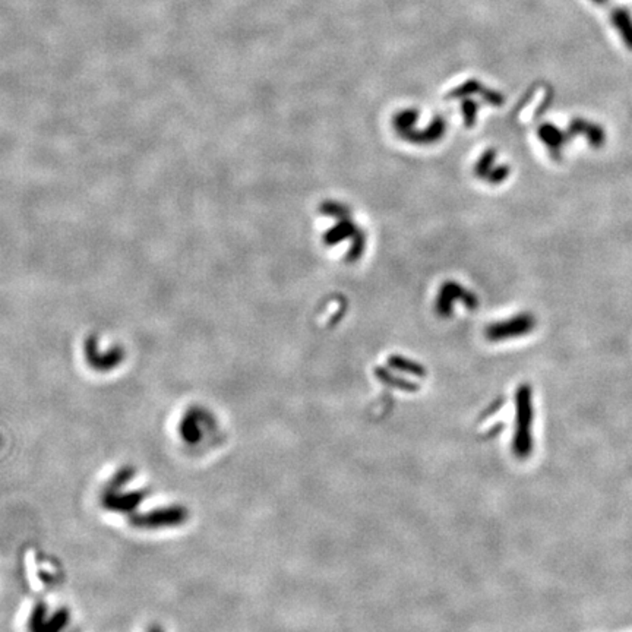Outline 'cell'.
I'll use <instances>...</instances> for the list:
<instances>
[{
	"mask_svg": "<svg viewBox=\"0 0 632 632\" xmlns=\"http://www.w3.org/2000/svg\"><path fill=\"white\" fill-rule=\"evenodd\" d=\"M70 624L66 609L52 611L49 604L34 606L28 618V632H65Z\"/></svg>",
	"mask_w": 632,
	"mask_h": 632,
	"instance_id": "3957f363",
	"label": "cell"
},
{
	"mask_svg": "<svg viewBox=\"0 0 632 632\" xmlns=\"http://www.w3.org/2000/svg\"><path fill=\"white\" fill-rule=\"evenodd\" d=\"M536 326V319L531 313H521L514 316V318L505 321V322H499L494 326L489 328V337L494 338L495 341H499V339H505V338H512V337H521L529 334L534 330Z\"/></svg>",
	"mask_w": 632,
	"mask_h": 632,
	"instance_id": "5b68a950",
	"label": "cell"
},
{
	"mask_svg": "<svg viewBox=\"0 0 632 632\" xmlns=\"http://www.w3.org/2000/svg\"><path fill=\"white\" fill-rule=\"evenodd\" d=\"M538 136H540L542 143L547 147L549 154L552 156L555 160L562 158V151H564L565 145L569 143V134L568 131H562L558 126L552 123H545L538 129Z\"/></svg>",
	"mask_w": 632,
	"mask_h": 632,
	"instance_id": "ba28073f",
	"label": "cell"
},
{
	"mask_svg": "<svg viewBox=\"0 0 632 632\" xmlns=\"http://www.w3.org/2000/svg\"><path fill=\"white\" fill-rule=\"evenodd\" d=\"M568 134L571 138L584 136L589 145L593 148H602L606 144V132L604 129L591 120L576 117L568 126Z\"/></svg>",
	"mask_w": 632,
	"mask_h": 632,
	"instance_id": "52a82bcc",
	"label": "cell"
},
{
	"mask_svg": "<svg viewBox=\"0 0 632 632\" xmlns=\"http://www.w3.org/2000/svg\"><path fill=\"white\" fill-rule=\"evenodd\" d=\"M148 632H166V631H164V629H162L161 626H158V625H154V626H151V628L148 629Z\"/></svg>",
	"mask_w": 632,
	"mask_h": 632,
	"instance_id": "30bf717a",
	"label": "cell"
},
{
	"mask_svg": "<svg viewBox=\"0 0 632 632\" xmlns=\"http://www.w3.org/2000/svg\"><path fill=\"white\" fill-rule=\"evenodd\" d=\"M518 419H520V435H518V451L523 454L529 452L531 448L530 439V421H531V392L529 386H523L518 391Z\"/></svg>",
	"mask_w": 632,
	"mask_h": 632,
	"instance_id": "8992f818",
	"label": "cell"
},
{
	"mask_svg": "<svg viewBox=\"0 0 632 632\" xmlns=\"http://www.w3.org/2000/svg\"><path fill=\"white\" fill-rule=\"evenodd\" d=\"M132 468H122L110 480L101 492V505L104 509L114 512H127L135 509L147 496L145 490H127L126 486L132 482Z\"/></svg>",
	"mask_w": 632,
	"mask_h": 632,
	"instance_id": "6da1fadb",
	"label": "cell"
},
{
	"mask_svg": "<svg viewBox=\"0 0 632 632\" xmlns=\"http://www.w3.org/2000/svg\"><path fill=\"white\" fill-rule=\"evenodd\" d=\"M611 22L624 45L632 52V12L624 6H618L611 12Z\"/></svg>",
	"mask_w": 632,
	"mask_h": 632,
	"instance_id": "9c48e42d",
	"label": "cell"
},
{
	"mask_svg": "<svg viewBox=\"0 0 632 632\" xmlns=\"http://www.w3.org/2000/svg\"><path fill=\"white\" fill-rule=\"evenodd\" d=\"M213 414L202 407H191L183 414L179 425V435L189 447H198L215 428Z\"/></svg>",
	"mask_w": 632,
	"mask_h": 632,
	"instance_id": "7a4b0ae2",
	"label": "cell"
},
{
	"mask_svg": "<svg viewBox=\"0 0 632 632\" xmlns=\"http://www.w3.org/2000/svg\"><path fill=\"white\" fill-rule=\"evenodd\" d=\"M187 520V511L183 507H169L160 508L157 511H151L147 515H143L134 521L139 529H169V527L180 525Z\"/></svg>",
	"mask_w": 632,
	"mask_h": 632,
	"instance_id": "277c9868",
	"label": "cell"
},
{
	"mask_svg": "<svg viewBox=\"0 0 632 632\" xmlns=\"http://www.w3.org/2000/svg\"><path fill=\"white\" fill-rule=\"evenodd\" d=\"M591 2L596 3V5H604V3L609 2V0H591Z\"/></svg>",
	"mask_w": 632,
	"mask_h": 632,
	"instance_id": "8fae6325",
	"label": "cell"
}]
</instances>
